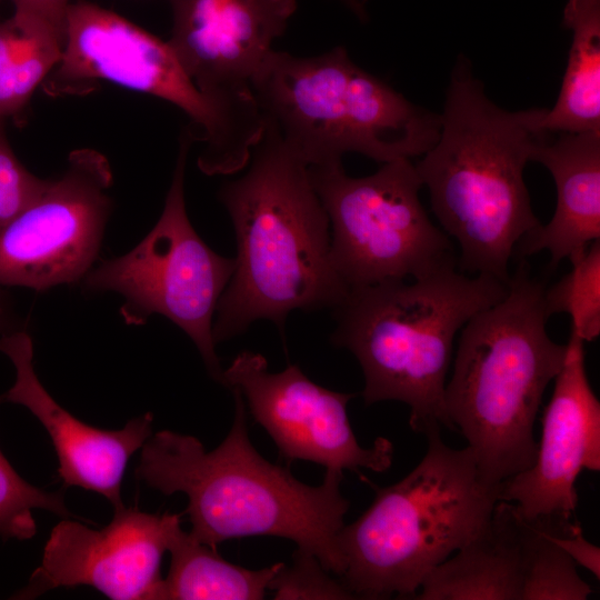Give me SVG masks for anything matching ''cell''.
I'll return each mask as SVG.
<instances>
[{
  "mask_svg": "<svg viewBox=\"0 0 600 600\" xmlns=\"http://www.w3.org/2000/svg\"><path fill=\"white\" fill-rule=\"evenodd\" d=\"M0 284V340L8 334L22 329L19 327L12 300Z\"/></svg>",
  "mask_w": 600,
  "mask_h": 600,
  "instance_id": "29",
  "label": "cell"
},
{
  "mask_svg": "<svg viewBox=\"0 0 600 600\" xmlns=\"http://www.w3.org/2000/svg\"><path fill=\"white\" fill-rule=\"evenodd\" d=\"M263 114L307 164L357 152L380 163L422 156L440 114L356 64L343 47L314 57L272 50L251 81Z\"/></svg>",
  "mask_w": 600,
  "mask_h": 600,
  "instance_id": "7",
  "label": "cell"
},
{
  "mask_svg": "<svg viewBox=\"0 0 600 600\" xmlns=\"http://www.w3.org/2000/svg\"><path fill=\"white\" fill-rule=\"evenodd\" d=\"M168 1V43L197 87L219 100L253 94V77L297 9V0Z\"/></svg>",
  "mask_w": 600,
  "mask_h": 600,
  "instance_id": "15",
  "label": "cell"
},
{
  "mask_svg": "<svg viewBox=\"0 0 600 600\" xmlns=\"http://www.w3.org/2000/svg\"><path fill=\"white\" fill-rule=\"evenodd\" d=\"M553 381L533 464L500 487V500L513 503L524 519L570 520L578 476L600 470V402L587 377L584 341L572 331Z\"/></svg>",
  "mask_w": 600,
  "mask_h": 600,
  "instance_id": "14",
  "label": "cell"
},
{
  "mask_svg": "<svg viewBox=\"0 0 600 600\" xmlns=\"http://www.w3.org/2000/svg\"><path fill=\"white\" fill-rule=\"evenodd\" d=\"M544 287L522 263L507 293L460 330L443 403L450 429L468 441L482 478L493 484L529 469L538 452L533 424L567 344L548 334Z\"/></svg>",
  "mask_w": 600,
  "mask_h": 600,
  "instance_id": "4",
  "label": "cell"
},
{
  "mask_svg": "<svg viewBox=\"0 0 600 600\" xmlns=\"http://www.w3.org/2000/svg\"><path fill=\"white\" fill-rule=\"evenodd\" d=\"M1 1H2V0H0V2H1Z\"/></svg>",
  "mask_w": 600,
  "mask_h": 600,
  "instance_id": "31",
  "label": "cell"
},
{
  "mask_svg": "<svg viewBox=\"0 0 600 600\" xmlns=\"http://www.w3.org/2000/svg\"><path fill=\"white\" fill-rule=\"evenodd\" d=\"M231 391L233 423L216 449L207 451L193 436L158 431L141 448L138 479L166 496L183 492L190 534L214 550L233 538H286L340 577L336 539L349 509L342 472L327 470L320 486H309L266 460L249 439L243 398Z\"/></svg>",
  "mask_w": 600,
  "mask_h": 600,
  "instance_id": "3",
  "label": "cell"
},
{
  "mask_svg": "<svg viewBox=\"0 0 600 600\" xmlns=\"http://www.w3.org/2000/svg\"><path fill=\"white\" fill-rule=\"evenodd\" d=\"M0 119V231L29 207L46 189L49 179L29 171L14 153Z\"/></svg>",
  "mask_w": 600,
  "mask_h": 600,
  "instance_id": "26",
  "label": "cell"
},
{
  "mask_svg": "<svg viewBox=\"0 0 600 600\" xmlns=\"http://www.w3.org/2000/svg\"><path fill=\"white\" fill-rule=\"evenodd\" d=\"M571 269L560 280L544 288L548 314L567 313L571 330L582 341L600 334V240L569 259Z\"/></svg>",
  "mask_w": 600,
  "mask_h": 600,
  "instance_id": "23",
  "label": "cell"
},
{
  "mask_svg": "<svg viewBox=\"0 0 600 600\" xmlns=\"http://www.w3.org/2000/svg\"><path fill=\"white\" fill-rule=\"evenodd\" d=\"M458 268L456 259L418 278L350 288L333 308L330 340L361 366L364 403L404 402L411 429L424 434L450 428L443 396L457 333L507 293L497 278Z\"/></svg>",
  "mask_w": 600,
  "mask_h": 600,
  "instance_id": "5",
  "label": "cell"
},
{
  "mask_svg": "<svg viewBox=\"0 0 600 600\" xmlns=\"http://www.w3.org/2000/svg\"><path fill=\"white\" fill-rule=\"evenodd\" d=\"M63 34L61 59L42 84L48 96H84L109 82L159 98L188 117L202 144L197 164L203 173L247 167L264 129L254 94L219 100L203 93L168 41L93 2L70 3Z\"/></svg>",
  "mask_w": 600,
  "mask_h": 600,
  "instance_id": "8",
  "label": "cell"
},
{
  "mask_svg": "<svg viewBox=\"0 0 600 600\" xmlns=\"http://www.w3.org/2000/svg\"><path fill=\"white\" fill-rule=\"evenodd\" d=\"M546 134L536 146L531 161L544 166L557 189L551 220L524 234L520 254H550V267L583 251L600 240V132Z\"/></svg>",
  "mask_w": 600,
  "mask_h": 600,
  "instance_id": "17",
  "label": "cell"
},
{
  "mask_svg": "<svg viewBox=\"0 0 600 600\" xmlns=\"http://www.w3.org/2000/svg\"><path fill=\"white\" fill-rule=\"evenodd\" d=\"M112 184L101 152H70L62 173L0 231V284L46 291L81 282L100 252Z\"/></svg>",
  "mask_w": 600,
  "mask_h": 600,
  "instance_id": "11",
  "label": "cell"
},
{
  "mask_svg": "<svg viewBox=\"0 0 600 600\" xmlns=\"http://www.w3.org/2000/svg\"><path fill=\"white\" fill-rule=\"evenodd\" d=\"M168 551L171 562L160 600H260L282 566L252 570L233 564L181 527Z\"/></svg>",
  "mask_w": 600,
  "mask_h": 600,
  "instance_id": "20",
  "label": "cell"
},
{
  "mask_svg": "<svg viewBox=\"0 0 600 600\" xmlns=\"http://www.w3.org/2000/svg\"><path fill=\"white\" fill-rule=\"evenodd\" d=\"M73 0H11L13 9L33 13L63 30L68 7Z\"/></svg>",
  "mask_w": 600,
  "mask_h": 600,
  "instance_id": "28",
  "label": "cell"
},
{
  "mask_svg": "<svg viewBox=\"0 0 600 600\" xmlns=\"http://www.w3.org/2000/svg\"><path fill=\"white\" fill-rule=\"evenodd\" d=\"M179 527V514L124 506L99 530L61 520L49 534L40 566L13 598L87 586L113 600H160L162 556Z\"/></svg>",
  "mask_w": 600,
  "mask_h": 600,
  "instance_id": "13",
  "label": "cell"
},
{
  "mask_svg": "<svg viewBox=\"0 0 600 600\" xmlns=\"http://www.w3.org/2000/svg\"><path fill=\"white\" fill-rule=\"evenodd\" d=\"M546 108L498 107L459 57L446 91L440 131L414 163L443 230L459 244L458 267L508 283L516 246L540 224L523 172L546 136Z\"/></svg>",
  "mask_w": 600,
  "mask_h": 600,
  "instance_id": "2",
  "label": "cell"
},
{
  "mask_svg": "<svg viewBox=\"0 0 600 600\" xmlns=\"http://www.w3.org/2000/svg\"><path fill=\"white\" fill-rule=\"evenodd\" d=\"M63 30L22 10L0 21V119L21 120L59 63Z\"/></svg>",
  "mask_w": 600,
  "mask_h": 600,
  "instance_id": "21",
  "label": "cell"
},
{
  "mask_svg": "<svg viewBox=\"0 0 600 600\" xmlns=\"http://www.w3.org/2000/svg\"><path fill=\"white\" fill-rule=\"evenodd\" d=\"M196 141L188 126L162 213L151 231L126 254L93 266L81 282L88 291L120 294V314L129 326H142L152 314L171 320L193 341L213 380L224 386L212 324L236 259L214 252L189 220L184 176Z\"/></svg>",
  "mask_w": 600,
  "mask_h": 600,
  "instance_id": "9",
  "label": "cell"
},
{
  "mask_svg": "<svg viewBox=\"0 0 600 600\" xmlns=\"http://www.w3.org/2000/svg\"><path fill=\"white\" fill-rule=\"evenodd\" d=\"M313 554L297 549L292 563H282L269 584L274 599H356Z\"/></svg>",
  "mask_w": 600,
  "mask_h": 600,
  "instance_id": "25",
  "label": "cell"
},
{
  "mask_svg": "<svg viewBox=\"0 0 600 600\" xmlns=\"http://www.w3.org/2000/svg\"><path fill=\"white\" fill-rule=\"evenodd\" d=\"M562 24L572 42L558 99L541 127L552 134L600 132V0H568Z\"/></svg>",
  "mask_w": 600,
  "mask_h": 600,
  "instance_id": "19",
  "label": "cell"
},
{
  "mask_svg": "<svg viewBox=\"0 0 600 600\" xmlns=\"http://www.w3.org/2000/svg\"><path fill=\"white\" fill-rule=\"evenodd\" d=\"M426 436L419 464L376 488L371 506L337 534L339 580L354 598L414 599L432 569L487 528L500 501L501 483L482 478L469 447H448L440 429Z\"/></svg>",
  "mask_w": 600,
  "mask_h": 600,
  "instance_id": "6",
  "label": "cell"
},
{
  "mask_svg": "<svg viewBox=\"0 0 600 600\" xmlns=\"http://www.w3.org/2000/svg\"><path fill=\"white\" fill-rule=\"evenodd\" d=\"M520 517L521 600H584L593 591L576 562L554 542L553 533L570 520Z\"/></svg>",
  "mask_w": 600,
  "mask_h": 600,
  "instance_id": "22",
  "label": "cell"
},
{
  "mask_svg": "<svg viewBox=\"0 0 600 600\" xmlns=\"http://www.w3.org/2000/svg\"><path fill=\"white\" fill-rule=\"evenodd\" d=\"M520 517L498 501L487 528L424 578L419 600H521Z\"/></svg>",
  "mask_w": 600,
  "mask_h": 600,
  "instance_id": "18",
  "label": "cell"
},
{
  "mask_svg": "<svg viewBox=\"0 0 600 600\" xmlns=\"http://www.w3.org/2000/svg\"><path fill=\"white\" fill-rule=\"evenodd\" d=\"M247 167L219 190L237 257L216 310V344L259 319L283 329L291 311L333 309L349 291L331 260L329 218L308 164L267 119Z\"/></svg>",
  "mask_w": 600,
  "mask_h": 600,
  "instance_id": "1",
  "label": "cell"
},
{
  "mask_svg": "<svg viewBox=\"0 0 600 600\" xmlns=\"http://www.w3.org/2000/svg\"><path fill=\"white\" fill-rule=\"evenodd\" d=\"M0 352L16 370L14 383L0 396L1 401L26 407L47 430L64 487L97 492L114 510L123 507V474L130 458L152 433V413L131 419L120 430L90 426L62 408L43 387L33 368V343L28 332L20 329L2 338Z\"/></svg>",
  "mask_w": 600,
  "mask_h": 600,
  "instance_id": "16",
  "label": "cell"
},
{
  "mask_svg": "<svg viewBox=\"0 0 600 600\" xmlns=\"http://www.w3.org/2000/svg\"><path fill=\"white\" fill-rule=\"evenodd\" d=\"M381 164L361 178L348 176L342 161L308 167L329 218L333 267L349 289L418 278L456 260L420 201L411 160Z\"/></svg>",
  "mask_w": 600,
  "mask_h": 600,
  "instance_id": "10",
  "label": "cell"
},
{
  "mask_svg": "<svg viewBox=\"0 0 600 600\" xmlns=\"http://www.w3.org/2000/svg\"><path fill=\"white\" fill-rule=\"evenodd\" d=\"M553 540L564 552L580 566L591 571L597 579L600 577V550L590 543L582 533L578 522L568 526L553 533Z\"/></svg>",
  "mask_w": 600,
  "mask_h": 600,
  "instance_id": "27",
  "label": "cell"
},
{
  "mask_svg": "<svg viewBox=\"0 0 600 600\" xmlns=\"http://www.w3.org/2000/svg\"><path fill=\"white\" fill-rule=\"evenodd\" d=\"M357 17H366V0H341Z\"/></svg>",
  "mask_w": 600,
  "mask_h": 600,
  "instance_id": "30",
  "label": "cell"
},
{
  "mask_svg": "<svg viewBox=\"0 0 600 600\" xmlns=\"http://www.w3.org/2000/svg\"><path fill=\"white\" fill-rule=\"evenodd\" d=\"M34 509L63 518L71 517L62 491L50 492L30 484L17 473L0 450V537L18 540L32 538L37 532L32 514Z\"/></svg>",
  "mask_w": 600,
  "mask_h": 600,
  "instance_id": "24",
  "label": "cell"
},
{
  "mask_svg": "<svg viewBox=\"0 0 600 600\" xmlns=\"http://www.w3.org/2000/svg\"><path fill=\"white\" fill-rule=\"evenodd\" d=\"M224 387L240 391L249 412L289 461L303 460L327 470L383 472L392 463L391 441L379 437L362 448L347 407L356 393L338 392L310 380L297 364L270 372L263 356L241 351L223 370Z\"/></svg>",
  "mask_w": 600,
  "mask_h": 600,
  "instance_id": "12",
  "label": "cell"
}]
</instances>
